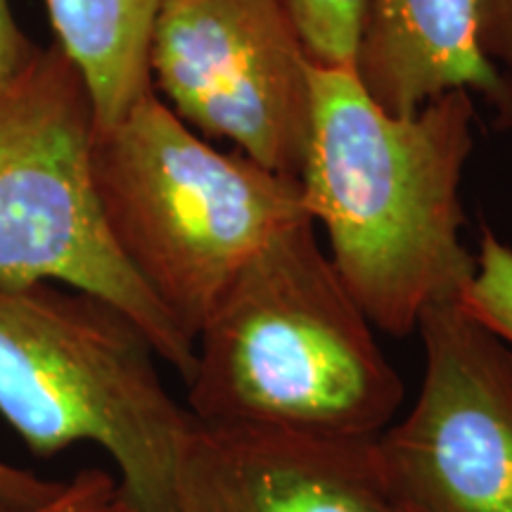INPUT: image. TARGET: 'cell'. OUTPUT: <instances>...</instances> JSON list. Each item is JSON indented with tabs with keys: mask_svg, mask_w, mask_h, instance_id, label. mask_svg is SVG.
I'll return each instance as SVG.
<instances>
[{
	"mask_svg": "<svg viewBox=\"0 0 512 512\" xmlns=\"http://www.w3.org/2000/svg\"><path fill=\"white\" fill-rule=\"evenodd\" d=\"M0 512H140V508L117 475L102 467H83L64 482H55L38 501Z\"/></svg>",
	"mask_w": 512,
	"mask_h": 512,
	"instance_id": "4fadbf2b",
	"label": "cell"
},
{
	"mask_svg": "<svg viewBox=\"0 0 512 512\" xmlns=\"http://www.w3.org/2000/svg\"><path fill=\"white\" fill-rule=\"evenodd\" d=\"M55 482L41 479L31 470L17 467L0 458V508H12V505L34 503L53 489Z\"/></svg>",
	"mask_w": 512,
	"mask_h": 512,
	"instance_id": "2e32d148",
	"label": "cell"
},
{
	"mask_svg": "<svg viewBox=\"0 0 512 512\" xmlns=\"http://www.w3.org/2000/svg\"><path fill=\"white\" fill-rule=\"evenodd\" d=\"M477 41L484 57L512 74V0H475Z\"/></svg>",
	"mask_w": 512,
	"mask_h": 512,
	"instance_id": "5bb4252c",
	"label": "cell"
},
{
	"mask_svg": "<svg viewBox=\"0 0 512 512\" xmlns=\"http://www.w3.org/2000/svg\"><path fill=\"white\" fill-rule=\"evenodd\" d=\"M95 131L91 91L55 43L0 86V285L55 283L105 299L185 382L195 342L112 240L93 181Z\"/></svg>",
	"mask_w": 512,
	"mask_h": 512,
	"instance_id": "5b68a950",
	"label": "cell"
},
{
	"mask_svg": "<svg viewBox=\"0 0 512 512\" xmlns=\"http://www.w3.org/2000/svg\"><path fill=\"white\" fill-rule=\"evenodd\" d=\"M164 512H396L373 441L192 420Z\"/></svg>",
	"mask_w": 512,
	"mask_h": 512,
	"instance_id": "ba28073f",
	"label": "cell"
},
{
	"mask_svg": "<svg viewBox=\"0 0 512 512\" xmlns=\"http://www.w3.org/2000/svg\"><path fill=\"white\" fill-rule=\"evenodd\" d=\"M318 67H354L368 0H283Z\"/></svg>",
	"mask_w": 512,
	"mask_h": 512,
	"instance_id": "8fae6325",
	"label": "cell"
},
{
	"mask_svg": "<svg viewBox=\"0 0 512 512\" xmlns=\"http://www.w3.org/2000/svg\"><path fill=\"white\" fill-rule=\"evenodd\" d=\"M93 181L119 252L192 342L247 261L311 219L299 181L214 150L155 88L95 131Z\"/></svg>",
	"mask_w": 512,
	"mask_h": 512,
	"instance_id": "3957f363",
	"label": "cell"
},
{
	"mask_svg": "<svg viewBox=\"0 0 512 512\" xmlns=\"http://www.w3.org/2000/svg\"><path fill=\"white\" fill-rule=\"evenodd\" d=\"M396 512H418V510H413V508H403V505H396Z\"/></svg>",
	"mask_w": 512,
	"mask_h": 512,
	"instance_id": "e0dca14e",
	"label": "cell"
},
{
	"mask_svg": "<svg viewBox=\"0 0 512 512\" xmlns=\"http://www.w3.org/2000/svg\"><path fill=\"white\" fill-rule=\"evenodd\" d=\"M415 330L418 399L373 439L384 489L418 512H512V347L460 294L427 304Z\"/></svg>",
	"mask_w": 512,
	"mask_h": 512,
	"instance_id": "52a82bcc",
	"label": "cell"
},
{
	"mask_svg": "<svg viewBox=\"0 0 512 512\" xmlns=\"http://www.w3.org/2000/svg\"><path fill=\"white\" fill-rule=\"evenodd\" d=\"M38 48L41 46H36L19 29L17 19L12 15L10 0H0V86L29 62Z\"/></svg>",
	"mask_w": 512,
	"mask_h": 512,
	"instance_id": "9a60e30c",
	"label": "cell"
},
{
	"mask_svg": "<svg viewBox=\"0 0 512 512\" xmlns=\"http://www.w3.org/2000/svg\"><path fill=\"white\" fill-rule=\"evenodd\" d=\"M155 93L202 138L299 181L311 136V60L283 0H162Z\"/></svg>",
	"mask_w": 512,
	"mask_h": 512,
	"instance_id": "8992f818",
	"label": "cell"
},
{
	"mask_svg": "<svg viewBox=\"0 0 512 512\" xmlns=\"http://www.w3.org/2000/svg\"><path fill=\"white\" fill-rule=\"evenodd\" d=\"M311 136L299 174L330 261L373 328L406 337L427 304L463 292L475 254L463 245L460 183L475 147V95L448 91L389 114L354 67L311 62Z\"/></svg>",
	"mask_w": 512,
	"mask_h": 512,
	"instance_id": "6da1fadb",
	"label": "cell"
},
{
	"mask_svg": "<svg viewBox=\"0 0 512 512\" xmlns=\"http://www.w3.org/2000/svg\"><path fill=\"white\" fill-rule=\"evenodd\" d=\"M55 46L79 69L98 128L152 91L150 38L162 0H46Z\"/></svg>",
	"mask_w": 512,
	"mask_h": 512,
	"instance_id": "30bf717a",
	"label": "cell"
},
{
	"mask_svg": "<svg viewBox=\"0 0 512 512\" xmlns=\"http://www.w3.org/2000/svg\"><path fill=\"white\" fill-rule=\"evenodd\" d=\"M313 226L275 233L197 332L185 408L200 425L373 441L399 415L401 375Z\"/></svg>",
	"mask_w": 512,
	"mask_h": 512,
	"instance_id": "7a4b0ae2",
	"label": "cell"
},
{
	"mask_svg": "<svg viewBox=\"0 0 512 512\" xmlns=\"http://www.w3.org/2000/svg\"><path fill=\"white\" fill-rule=\"evenodd\" d=\"M460 304L512 347V247L484 228L475 273L460 292Z\"/></svg>",
	"mask_w": 512,
	"mask_h": 512,
	"instance_id": "7c38bea8",
	"label": "cell"
},
{
	"mask_svg": "<svg viewBox=\"0 0 512 512\" xmlns=\"http://www.w3.org/2000/svg\"><path fill=\"white\" fill-rule=\"evenodd\" d=\"M354 72L389 114L470 91L512 128V79L479 48L475 0H368Z\"/></svg>",
	"mask_w": 512,
	"mask_h": 512,
	"instance_id": "9c48e42d",
	"label": "cell"
},
{
	"mask_svg": "<svg viewBox=\"0 0 512 512\" xmlns=\"http://www.w3.org/2000/svg\"><path fill=\"white\" fill-rule=\"evenodd\" d=\"M124 311L55 283L0 285V418L36 458L100 446L140 512H164L192 415Z\"/></svg>",
	"mask_w": 512,
	"mask_h": 512,
	"instance_id": "277c9868",
	"label": "cell"
}]
</instances>
